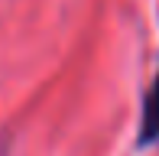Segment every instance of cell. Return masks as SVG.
<instances>
[{
	"label": "cell",
	"mask_w": 159,
	"mask_h": 156,
	"mask_svg": "<svg viewBox=\"0 0 159 156\" xmlns=\"http://www.w3.org/2000/svg\"><path fill=\"white\" fill-rule=\"evenodd\" d=\"M140 146H153L159 143V75L153 78L146 98H143V114H140Z\"/></svg>",
	"instance_id": "6da1fadb"
}]
</instances>
